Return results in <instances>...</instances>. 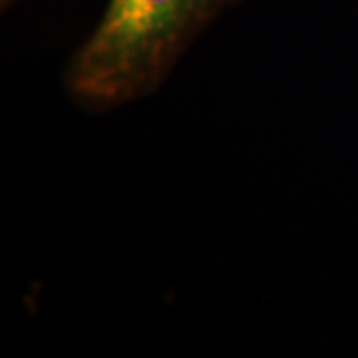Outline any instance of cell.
<instances>
[{"label":"cell","mask_w":358,"mask_h":358,"mask_svg":"<svg viewBox=\"0 0 358 358\" xmlns=\"http://www.w3.org/2000/svg\"><path fill=\"white\" fill-rule=\"evenodd\" d=\"M245 0H108L64 72L70 100L110 112L155 94L209 26Z\"/></svg>","instance_id":"1"}]
</instances>
